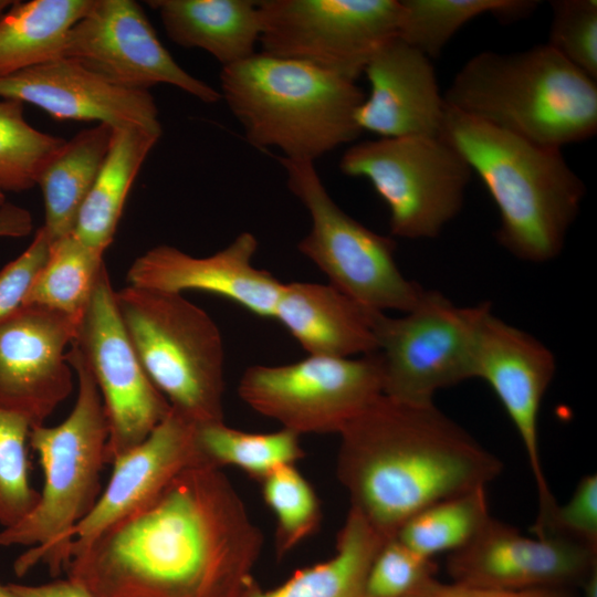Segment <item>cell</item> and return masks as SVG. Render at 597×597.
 Here are the masks:
<instances>
[{
    "instance_id": "obj_14",
    "label": "cell",
    "mask_w": 597,
    "mask_h": 597,
    "mask_svg": "<svg viewBox=\"0 0 597 597\" xmlns=\"http://www.w3.org/2000/svg\"><path fill=\"white\" fill-rule=\"evenodd\" d=\"M63 57L78 61L115 85L148 91L168 84L207 104L219 91L185 71L165 49L139 3L94 0L71 29Z\"/></svg>"
},
{
    "instance_id": "obj_5",
    "label": "cell",
    "mask_w": 597,
    "mask_h": 597,
    "mask_svg": "<svg viewBox=\"0 0 597 597\" xmlns=\"http://www.w3.org/2000/svg\"><path fill=\"white\" fill-rule=\"evenodd\" d=\"M220 88L247 140L287 159L314 163L363 133L356 82L301 61L256 52L222 67Z\"/></svg>"
},
{
    "instance_id": "obj_40",
    "label": "cell",
    "mask_w": 597,
    "mask_h": 597,
    "mask_svg": "<svg viewBox=\"0 0 597 597\" xmlns=\"http://www.w3.org/2000/svg\"><path fill=\"white\" fill-rule=\"evenodd\" d=\"M18 597H93L82 586L69 579L40 585L7 584Z\"/></svg>"
},
{
    "instance_id": "obj_43",
    "label": "cell",
    "mask_w": 597,
    "mask_h": 597,
    "mask_svg": "<svg viewBox=\"0 0 597 597\" xmlns=\"http://www.w3.org/2000/svg\"><path fill=\"white\" fill-rule=\"evenodd\" d=\"M14 3L11 0H0V18L8 11V9Z\"/></svg>"
},
{
    "instance_id": "obj_42",
    "label": "cell",
    "mask_w": 597,
    "mask_h": 597,
    "mask_svg": "<svg viewBox=\"0 0 597 597\" xmlns=\"http://www.w3.org/2000/svg\"><path fill=\"white\" fill-rule=\"evenodd\" d=\"M584 597H597V569L591 572L579 586Z\"/></svg>"
},
{
    "instance_id": "obj_16",
    "label": "cell",
    "mask_w": 597,
    "mask_h": 597,
    "mask_svg": "<svg viewBox=\"0 0 597 597\" xmlns=\"http://www.w3.org/2000/svg\"><path fill=\"white\" fill-rule=\"evenodd\" d=\"M595 569L596 549L556 535L526 536L492 516L447 557L451 582L499 589H572Z\"/></svg>"
},
{
    "instance_id": "obj_39",
    "label": "cell",
    "mask_w": 597,
    "mask_h": 597,
    "mask_svg": "<svg viewBox=\"0 0 597 597\" xmlns=\"http://www.w3.org/2000/svg\"><path fill=\"white\" fill-rule=\"evenodd\" d=\"M408 597H577L568 588L499 589L443 583L431 577Z\"/></svg>"
},
{
    "instance_id": "obj_26",
    "label": "cell",
    "mask_w": 597,
    "mask_h": 597,
    "mask_svg": "<svg viewBox=\"0 0 597 597\" xmlns=\"http://www.w3.org/2000/svg\"><path fill=\"white\" fill-rule=\"evenodd\" d=\"M113 129L96 124L66 140L41 171L44 229L51 242L73 233L80 209L108 151Z\"/></svg>"
},
{
    "instance_id": "obj_9",
    "label": "cell",
    "mask_w": 597,
    "mask_h": 597,
    "mask_svg": "<svg viewBox=\"0 0 597 597\" xmlns=\"http://www.w3.org/2000/svg\"><path fill=\"white\" fill-rule=\"evenodd\" d=\"M291 192L311 217L298 251L328 279V284L374 311L406 313L425 289L408 280L395 260L396 243L368 229L332 199L312 161L280 158Z\"/></svg>"
},
{
    "instance_id": "obj_25",
    "label": "cell",
    "mask_w": 597,
    "mask_h": 597,
    "mask_svg": "<svg viewBox=\"0 0 597 597\" xmlns=\"http://www.w3.org/2000/svg\"><path fill=\"white\" fill-rule=\"evenodd\" d=\"M385 542L349 509L328 559L296 570L271 589L262 588L253 577L241 597H365L368 570Z\"/></svg>"
},
{
    "instance_id": "obj_27",
    "label": "cell",
    "mask_w": 597,
    "mask_h": 597,
    "mask_svg": "<svg viewBox=\"0 0 597 597\" xmlns=\"http://www.w3.org/2000/svg\"><path fill=\"white\" fill-rule=\"evenodd\" d=\"M93 1H14L0 18V77L63 57L71 29Z\"/></svg>"
},
{
    "instance_id": "obj_11",
    "label": "cell",
    "mask_w": 597,
    "mask_h": 597,
    "mask_svg": "<svg viewBox=\"0 0 597 597\" xmlns=\"http://www.w3.org/2000/svg\"><path fill=\"white\" fill-rule=\"evenodd\" d=\"M238 394L250 408L300 436L338 434L383 395L381 364L375 352L254 365L242 374Z\"/></svg>"
},
{
    "instance_id": "obj_3",
    "label": "cell",
    "mask_w": 597,
    "mask_h": 597,
    "mask_svg": "<svg viewBox=\"0 0 597 597\" xmlns=\"http://www.w3.org/2000/svg\"><path fill=\"white\" fill-rule=\"evenodd\" d=\"M442 136L492 197L500 213L498 242L526 262L556 258L586 193L561 149L534 144L447 105Z\"/></svg>"
},
{
    "instance_id": "obj_35",
    "label": "cell",
    "mask_w": 597,
    "mask_h": 597,
    "mask_svg": "<svg viewBox=\"0 0 597 597\" xmlns=\"http://www.w3.org/2000/svg\"><path fill=\"white\" fill-rule=\"evenodd\" d=\"M546 43L569 63L597 80V1L553 0Z\"/></svg>"
},
{
    "instance_id": "obj_22",
    "label": "cell",
    "mask_w": 597,
    "mask_h": 597,
    "mask_svg": "<svg viewBox=\"0 0 597 597\" xmlns=\"http://www.w3.org/2000/svg\"><path fill=\"white\" fill-rule=\"evenodd\" d=\"M331 284L284 283L274 317L308 355L348 358L377 352L376 313Z\"/></svg>"
},
{
    "instance_id": "obj_41",
    "label": "cell",
    "mask_w": 597,
    "mask_h": 597,
    "mask_svg": "<svg viewBox=\"0 0 597 597\" xmlns=\"http://www.w3.org/2000/svg\"><path fill=\"white\" fill-rule=\"evenodd\" d=\"M33 219L29 210L6 202L0 208V238H22L31 233Z\"/></svg>"
},
{
    "instance_id": "obj_31",
    "label": "cell",
    "mask_w": 597,
    "mask_h": 597,
    "mask_svg": "<svg viewBox=\"0 0 597 597\" xmlns=\"http://www.w3.org/2000/svg\"><path fill=\"white\" fill-rule=\"evenodd\" d=\"M491 516L486 486L437 502L408 520L397 538L431 558L464 546Z\"/></svg>"
},
{
    "instance_id": "obj_29",
    "label": "cell",
    "mask_w": 597,
    "mask_h": 597,
    "mask_svg": "<svg viewBox=\"0 0 597 597\" xmlns=\"http://www.w3.org/2000/svg\"><path fill=\"white\" fill-rule=\"evenodd\" d=\"M103 254L73 233L52 241L23 304L40 305L80 320L105 265Z\"/></svg>"
},
{
    "instance_id": "obj_7",
    "label": "cell",
    "mask_w": 597,
    "mask_h": 597,
    "mask_svg": "<svg viewBox=\"0 0 597 597\" xmlns=\"http://www.w3.org/2000/svg\"><path fill=\"white\" fill-rule=\"evenodd\" d=\"M116 304L155 387L196 425L223 420L224 349L211 316L180 293L127 284Z\"/></svg>"
},
{
    "instance_id": "obj_23",
    "label": "cell",
    "mask_w": 597,
    "mask_h": 597,
    "mask_svg": "<svg viewBox=\"0 0 597 597\" xmlns=\"http://www.w3.org/2000/svg\"><path fill=\"white\" fill-rule=\"evenodd\" d=\"M168 38L186 49H200L222 67L252 56L261 20L253 0H151Z\"/></svg>"
},
{
    "instance_id": "obj_45",
    "label": "cell",
    "mask_w": 597,
    "mask_h": 597,
    "mask_svg": "<svg viewBox=\"0 0 597 597\" xmlns=\"http://www.w3.org/2000/svg\"><path fill=\"white\" fill-rule=\"evenodd\" d=\"M6 195L0 190V208L6 203Z\"/></svg>"
},
{
    "instance_id": "obj_19",
    "label": "cell",
    "mask_w": 597,
    "mask_h": 597,
    "mask_svg": "<svg viewBox=\"0 0 597 597\" xmlns=\"http://www.w3.org/2000/svg\"><path fill=\"white\" fill-rule=\"evenodd\" d=\"M0 97L33 104L57 121L134 125L163 133L156 102L148 91L115 85L67 57L0 77Z\"/></svg>"
},
{
    "instance_id": "obj_18",
    "label": "cell",
    "mask_w": 597,
    "mask_h": 597,
    "mask_svg": "<svg viewBox=\"0 0 597 597\" xmlns=\"http://www.w3.org/2000/svg\"><path fill=\"white\" fill-rule=\"evenodd\" d=\"M197 426L171 408L142 442L111 463L108 483L71 533L67 563L107 527L155 499L182 471L209 465L198 443Z\"/></svg>"
},
{
    "instance_id": "obj_4",
    "label": "cell",
    "mask_w": 597,
    "mask_h": 597,
    "mask_svg": "<svg viewBox=\"0 0 597 597\" xmlns=\"http://www.w3.org/2000/svg\"><path fill=\"white\" fill-rule=\"evenodd\" d=\"M462 114L537 145L558 148L597 132V82L547 44L469 59L443 94Z\"/></svg>"
},
{
    "instance_id": "obj_24",
    "label": "cell",
    "mask_w": 597,
    "mask_h": 597,
    "mask_svg": "<svg viewBox=\"0 0 597 597\" xmlns=\"http://www.w3.org/2000/svg\"><path fill=\"white\" fill-rule=\"evenodd\" d=\"M160 136L134 125L114 127L108 151L73 231L84 244L104 253L113 242L132 185Z\"/></svg>"
},
{
    "instance_id": "obj_28",
    "label": "cell",
    "mask_w": 597,
    "mask_h": 597,
    "mask_svg": "<svg viewBox=\"0 0 597 597\" xmlns=\"http://www.w3.org/2000/svg\"><path fill=\"white\" fill-rule=\"evenodd\" d=\"M398 38L430 60L440 56L452 36L469 21L483 14L500 20L530 15L533 0H400Z\"/></svg>"
},
{
    "instance_id": "obj_30",
    "label": "cell",
    "mask_w": 597,
    "mask_h": 597,
    "mask_svg": "<svg viewBox=\"0 0 597 597\" xmlns=\"http://www.w3.org/2000/svg\"><path fill=\"white\" fill-rule=\"evenodd\" d=\"M300 437L285 428L262 433L242 431L224 421L197 426L198 443L209 465L235 467L258 482L305 457Z\"/></svg>"
},
{
    "instance_id": "obj_13",
    "label": "cell",
    "mask_w": 597,
    "mask_h": 597,
    "mask_svg": "<svg viewBox=\"0 0 597 597\" xmlns=\"http://www.w3.org/2000/svg\"><path fill=\"white\" fill-rule=\"evenodd\" d=\"M100 390L108 422L106 461L142 442L171 409L145 371L121 318L106 266L81 316L75 339Z\"/></svg>"
},
{
    "instance_id": "obj_37",
    "label": "cell",
    "mask_w": 597,
    "mask_h": 597,
    "mask_svg": "<svg viewBox=\"0 0 597 597\" xmlns=\"http://www.w3.org/2000/svg\"><path fill=\"white\" fill-rule=\"evenodd\" d=\"M556 535L597 551V476H583L569 500L556 504L535 536Z\"/></svg>"
},
{
    "instance_id": "obj_12",
    "label": "cell",
    "mask_w": 597,
    "mask_h": 597,
    "mask_svg": "<svg viewBox=\"0 0 597 597\" xmlns=\"http://www.w3.org/2000/svg\"><path fill=\"white\" fill-rule=\"evenodd\" d=\"M259 43L266 54L355 81L398 36L400 0H261Z\"/></svg>"
},
{
    "instance_id": "obj_6",
    "label": "cell",
    "mask_w": 597,
    "mask_h": 597,
    "mask_svg": "<svg viewBox=\"0 0 597 597\" xmlns=\"http://www.w3.org/2000/svg\"><path fill=\"white\" fill-rule=\"evenodd\" d=\"M66 358L77 379L70 415L57 426L32 427L29 447L43 471L35 506L17 524L0 531V546L29 547L14 562L18 576L36 564L53 575L65 569L71 533L97 502L109 436L104 404L86 363L71 344Z\"/></svg>"
},
{
    "instance_id": "obj_17",
    "label": "cell",
    "mask_w": 597,
    "mask_h": 597,
    "mask_svg": "<svg viewBox=\"0 0 597 597\" xmlns=\"http://www.w3.org/2000/svg\"><path fill=\"white\" fill-rule=\"evenodd\" d=\"M555 370V357L542 342L492 312L484 317L474 378L491 387L522 441L537 490L535 525H543L557 504L544 473L538 441L541 405Z\"/></svg>"
},
{
    "instance_id": "obj_44",
    "label": "cell",
    "mask_w": 597,
    "mask_h": 597,
    "mask_svg": "<svg viewBox=\"0 0 597 597\" xmlns=\"http://www.w3.org/2000/svg\"><path fill=\"white\" fill-rule=\"evenodd\" d=\"M0 597H18V596L10 590L8 585L0 584Z\"/></svg>"
},
{
    "instance_id": "obj_10",
    "label": "cell",
    "mask_w": 597,
    "mask_h": 597,
    "mask_svg": "<svg viewBox=\"0 0 597 597\" xmlns=\"http://www.w3.org/2000/svg\"><path fill=\"white\" fill-rule=\"evenodd\" d=\"M490 312L489 302L460 306L432 290L399 317L377 312L383 395L430 404L439 390L474 378L479 333Z\"/></svg>"
},
{
    "instance_id": "obj_34",
    "label": "cell",
    "mask_w": 597,
    "mask_h": 597,
    "mask_svg": "<svg viewBox=\"0 0 597 597\" xmlns=\"http://www.w3.org/2000/svg\"><path fill=\"white\" fill-rule=\"evenodd\" d=\"M31 425L23 417L0 409V526L11 527L38 503L30 481L28 458Z\"/></svg>"
},
{
    "instance_id": "obj_32",
    "label": "cell",
    "mask_w": 597,
    "mask_h": 597,
    "mask_svg": "<svg viewBox=\"0 0 597 597\" xmlns=\"http://www.w3.org/2000/svg\"><path fill=\"white\" fill-rule=\"evenodd\" d=\"M66 139L43 133L24 117V104L0 97V190L27 191Z\"/></svg>"
},
{
    "instance_id": "obj_21",
    "label": "cell",
    "mask_w": 597,
    "mask_h": 597,
    "mask_svg": "<svg viewBox=\"0 0 597 597\" xmlns=\"http://www.w3.org/2000/svg\"><path fill=\"white\" fill-rule=\"evenodd\" d=\"M364 73L369 94L355 121L380 137H442L446 104L431 60L398 36L384 44Z\"/></svg>"
},
{
    "instance_id": "obj_15",
    "label": "cell",
    "mask_w": 597,
    "mask_h": 597,
    "mask_svg": "<svg viewBox=\"0 0 597 597\" xmlns=\"http://www.w3.org/2000/svg\"><path fill=\"white\" fill-rule=\"evenodd\" d=\"M80 320L34 304L0 318V409L32 427L44 421L73 390L66 353Z\"/></svg>"
},
{
    "instance_id": "obj_38",
    "label": "cell",
    "mask_w": 597,
    "mask_h": 597,
    "mask_svg": "<svg viewBox=\"0 0 597 597\" xmlns=\"http://www.w3.org/2000/svg\"><path fill=\"white\" fill-rule=\"evenodd\" d=\"M51 245L44 227H40L29 247L0 270V318L23 304L43 266Z\"/></svg>"
},
{
    "instance_id": "obj_8",
    "label": "cell",
    "mask_w": 597,
    "mask_h": 597,
    "mask_svg": "<svg viewBox=\"0 0 597 597\" xmlns=\"http://www.w3.org/2000/svg\"><path fill=\"white\" fill-rule=\"evenodd\" d=\"M344 175L367 179L389 210L391 235L433 239L464 202L472 170L442 136L379 137L348 147Z\"/></svg>"
},
{
    "instance_id": "obj_1",
    "label": "cell",
    "mask_w": 597,
    "mask_h": 597,
    "mask_svg": "<svg viewBox=\"0 0 597 597\" xmlns=\"http://www.w3.org/2000/svg\"><path fill=\"white\" fill-rule=\"evenodd\" d=\"M263 535L222 469L191 467L69 559L93 597H241Z\"/></svg>"
},
{
    "instance_id": "obj_33",
    "label": "cell",
    "mask_w": 597,
    "mask_h": 597,
    "mask_svg": "<svg viewBox=\"0 0 597 597\" xmlns=\"http://www.w3.org/2000/svg\"><path fill=\"white\" fill-rule=\"evenodd\" d=\"M259 483L275 517V552L282 558L318 530L321 502L295 464L275 469Z\"/></svg>"
},
{
    "instance_id": "obj_36",
    "label": "cell",
    "mask_w": 597,
    "mask_h": 597,
    "mask_svg": "<svg viewBox=\"0 0 597 597\" xmlns=\"http://www.w3.org/2000/svg\"><path fill=\"white\" fill-rule=\"evenodd\" d=\"M436 572L433 559L413 552L397 537L388 540L370 565L365 597H408Z\"/></svg>"
},
{
    "instance_id": "obj_2",
    "label": "cell",
    "mask_w": 597,
    "mask_h": 597,
    "mask_svg": "<svg viewBox=\"0 0 597 597\" xmlns=\"http://www.w3.org/2000/svg\"><path fill=\"white\" fill-rule=\"evenodd\" d=\"M338 436L336 474L349 509L386 541L423 509L486 486L503 469L434 402L381 395Z\"/></svg>"
},
{
    "instance_id": "obj_20",
    "label": "cell",
    "mask_w": 597,
    "mask_h": 597,
    "mask_svg": "<svg viewBox=\"0 0 597 597\" xmlns=\"http://www.w3.org/2000/svg\"><path fill=\"white\" fill-rule=\"evenodd\" d=\"M259 242L242 232L222 250L202 258L160 244L139 255L127 271V283L182 294L213 293L261 317H274L283 284L252 265Z\"/></svg>"
}]
</instances>
